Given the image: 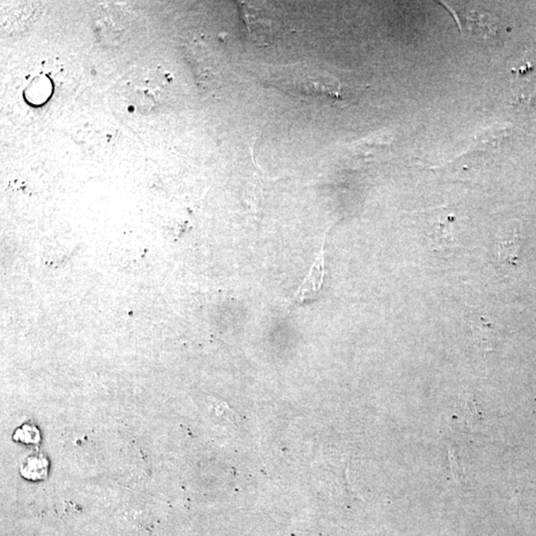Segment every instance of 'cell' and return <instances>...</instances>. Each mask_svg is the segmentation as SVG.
I'll use <instances>...</instances> for the list:
<instances>
[{
	"label": "cell",
	"instance_id": "obj_2",
	"mask_svg": "<svg viewBox=\"0 0 536 536\" xmlns=\"http://www.w3.org/2000/svg\"><path fill=\"white\" fill-rule=\"evenodd\" d=\"M95 30L97 35L109 41L123 39L129 27V21L123 14V9L118 6H109L102 7L95 20Z\"/></svg>",
	"mask_w": 536,
	"mask_h": 536
},
{
	"label": "cell",
	"instance_id": "obj_1",
	"mask_svg": "<svg viewBox=\"0 0 536 536\" xmlns=\"http://www.w3.org/2000/svg\"><path fill=\"white\" fill-rule=\"evenodd\" d=\"M320 252L317 253L315 260L312 263L305 279L302 281L296 293L292 297V305L299 306L306 302L315 300L320 294L324 279H325V240L323 241Z\"/></svg>",
	"mask_w": 536,
	"mask_h": 536
},
{
	"label": "cell",
	"instance_id": "obj_7",
	"mask_svg": "<svg viewBox=\"0 0 536 536\" xmlns=\"http://www.w3.org/2000/svg\"><path fill=\"white\" fill-rule=\"evenodd\" d=\"M449 458L451 463V470H452L453 475L457 481H461L463 477V469L461 465H460L459 459L456 457L455 451L453 448H450Z\"/></svg>",
	"mask_w": 536,
	"mask_h": 536
},
{
	"label": "cell",
	"instance_id": "obj_3",
	"mask_svg": "<svg viewBox=\"0 0 536 536\" xmlns=\"http://www.w3.org/2000/svg\"><path fill=\"white\" fill-rule=\"evenodd\" d=\"M473 337L480 350L489 352L493 350L494 331L493 323L484 317H480L471 323Z\"/></svg>",
	"mask_w": 536,
	"mask_h": 536
},
{
	"label": "cell",
	"instance_id": "obj_8",
	"mask_svg": "<svg viewBox=\"0 0 536 536\" xmlns=\"http://www.w3.org/2000/svg\"><path fill=\"white\" fill-rule=\"evenodd\" d=\"M465 406H466V410L469 418L473 419V420H477V415H479L477 410V404L476 401H475L474 397H473L471 394H467V396H465Z\"/></svg>",
	"mask_w": 536,
	"mask_h": 536
},
{
	"label": "cell",
	"instance_id": "obj_4",
	"mask_svg": "<svg viewBox=\"0 0 536 536\" xmlns=\"http://www.w3.org/2000/svg\"><path fill=\"white\" fill-rule=\"evenodd\" d=\"M520 250V240L518 235H515L511 240L501 241L496 245L497 257L501 264L516 267Z\"/></svg>",
	"mask_w": 536,
	"mask_h": 536
},
{
	"label": "cell",
	"instance_id": "obj_5",
	"mask_svg": "<svg viewBox=\"0 0 536 536\" xmlns=\"http://www.w3.org/2000/svg\"><path fill=\"white\" fill-rule=\"evenodd\" d=\"M48 462L42 456H34L27 459L21 473L29 480H41L47 475Z\"/></svg>",
	"mask_w": 536,
	"mask_h": 536
},
{
	"label": "cell",
	"instance_id": "obj_6",
	"mask_svg": "<svg viewBox=\"0 0 536 536\" xmlns=\"http://www.w3.org/2000/svg\"><path fill=\"white\" fill-rule=\"evenodd\" d=\"M16 436V437L19 436L18 440L25 443H37L40 439L37 429L30 425L23 426L22 429H19Z\"/></svg>",
	"mask_w": 536,
	"mask_h": 536
}]
</instances>
